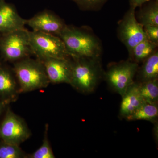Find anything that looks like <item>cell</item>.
I'll return each mask as SVG.
<instances>
[{"mask_svg": "<svg viewBox=\"0 0 158 158\" xmlns=\"http://www.w3.org/2000/svg\"><path fill=\"white\" fill-rule=\"evenodd\" d=\"M26 20L20 16L11 4L0 1V33L5 34L24 29Z\"/></svg>", "mask_w": 158, "mask_h": 158, "instance_id": "obj_11", "label": "cell"}, {"mask_svg": "<svg viewBox=\"0 0 158 158\" xmlns=\"http://www.w3.org/2000/svg\"><path fill=\"white\" fill-rule=\"evenodd\" d=\"M29 33L32 52L39 60L71 57L65 44L59 36L38 31H29Z\"/></svg>", "mask_w": 158, "mask_h": 158, "instance_id": "obj_4", "label": "cell"}, {"mask_svg": "<svg viewBox=\"0 0 158 158\" xmlns=\"http://www.w3.org/2000/svg\"><path fill=\"white\" fill-rule=\"evenodd\" d=\"M147 39L155 44H158V26H146L143 27Z\"/></svg>", "mask_w": 158, "mask_h": 158, "instance_id": "obj_22", "label": "cell"}, {"mask_svg": "<svg viewBox=\"0 0 158 158\" xmlns=\"http://www.w3.org/2000/svg\"><path fill=\"white\" fill-rule=\"evenodd\" d=\"M70 83L79 92L89 94L96 89L99 82L104 77L100 58H72Z\"/></svg>", "mask_w": 158, "mask_h": 158, "instance_id": "obj_2", "label": "cell"}, {"mask_svg": "<svg viewBox=\"0 0 158 158\" xmlns=\"http://www.w3.org/2000/svg\"><path fill=\"white\" fill-rule=\"evenodd\" d=\"M122 98L119 116L126 119L144 102L140 94L139 83L138 82H134L128 88Z\"/></svg>", "mask_w": 158, "mask_h": 158, "instance_id": "obj_12", "label": "cell"}, {"mask_svg": "<svg viewBox=\"0 0 158 158\" xmlns=\"http://www.w3.org/2000/svg\"><path fill=\"white\" fill-rule=\"evenodd\" d=\"M40 61L43 64L50 83L70 84L72 74L71 57L67 59L48 58Z\"/></svg>", "mask_w": 158, "mask_h": 158, "instance_id": "obj_9", "label": "cell"}, {"mask_svg": "<svg viewBox=\"0 0 158 158\" xmlns=\"http://www.w3.org/2000/svg\"><path fill=\"white\" fill-rule=\"evenodd\" d=\"M149 0H130L131 7L136 9L137 7H141L142 5Z\"/></svg>", "mask_w": 158, "mask_h": 158, "instance_id": "obj_23", "label": "cell"}, {"mask_svg": "<svg viewBox=\"0 0 158 158\" xmlns=\"http://www.w3.org/2000/svg\"><path fill=\"white\" fill-rule=\"evenodd\" d=\"M13 70L17 80L19 94L46 88L50 83L39 59L29 57L21 59L14 63Z\"/></svg>", "mask_w": 158, "mask_h": 158, "instance_id": "obj_3", "label": "cell"}, {"mask_svg": "<svg viewBox=\"0 0 158 158\" xmlns=\"http://www.w3.org/2000/svg\"><path fill=\"white\" fill-rule=\"evenodd\" d=\"M135 9L130 7L118 27V37L129 52L139 43L147 39L143 26L136 18Z\"/></svg>", "mask_w": 158, "mask_h": 158, "instance_id": "obj_8", "label": "cell"}, {"mask_svg": "<svg viewBox=\"0 0 158 158\" xmlns=\"http://www.w3.org/2000/svg\"><path fill=\"white\" fill-rule=\"evenodd\" d=\"M27 156L19 145L0 141V158H25Z\"/></svg>", "mask_w": 158, "mask_h": 158, "instance_id": "obj_20", "label": "cell"}, {"mask_svg": "<svg viewBox=\"0 0 158 158\" xmlns=\"http://www.w3.org/2000/svg\"><path fill=\"white\" fill-rule=\"evenodd\" d=\"M18 86L12 73L0 65V99L15 101L18 94Z\"/></svg>", "mask_w": 158, "mask_h": 158, "instance_id": "obj_13", "label": "cell"}, {"mask_svg": "<svg viewBox=\"0 0 158 158\" xmlns=\"http://www.w3.org/2000/svg\"><path fill=\"white\" fill-rule=\"evenodd\" d=\"M26 25L31 27L33 31L57 36L66 25L60 18L47 11L39 12L30 19L26 20Z\"/></svg>", "mask_w": 158, "mask_h": 158, "instance_id": "obj_10", "label": "cell"}, {"mask_svg": "<svg viewBox=\"0 0 158 158\" xmlns=\"http://www.w3.org/2000/svg\"><path fill=\"white\" fill-rule=\"evenodd\" d=\"M158 117V104L144 102L126 119L130 121L146 120L156 123Z\"/></svg>", "mask_w": 158, "mask_h": 158, "instance_id": "obj_16", "label": "cell"}, {"mask_svg": "<svg viewBox=\"0 0 158 158\" xmlns=\"http://www.w3.org/2000/svg\"><path fill=\"white\" fill-rule=\"evenodd\" d=\"M82 10L94 11L100 9L108 0H72Z\"/></svg>", "mask_w": 158, "mask_h": 158, "instance_id": "obj_21", "label": "cell"}, {"mask_svg": "<svg viewBox=\"0 0 158 158\" xmlns=\"http://www.w3.org/2000/svg\"><path fill=\"white\" fill-rule=\"evenodd\" d=\"M0 1H1V0H0Z\"/></svg>", "mask_w": 158, "mask_h": 158, "instance_id": "obj_26", "label": "cell"}, {"mask_svg": "<svg viewBox=\"0 0 158 158\" xmlns=\"http://www.w3.org/2000/svg\"><path fill=\"white\" fill-rule=\"evenodd\" d=\"M31 135V131L24 120L8 107L0 124V140L19 145Z\"/></svg>", "mask_w": 158, "mask_h": 158, "instance_id": "obj_7", "label": "cell"}, {"mask_svg": "<svg viewBox=\"0 0 158 158\" xmlns=\"http://www.w3.org/2000/svg\"><path fill=\"white\" fill-rule=\"evenodd\" d=\"M158 45L147 39L141 41L129 52L130 60L139 64L156 51Z\"/></svg>", "mask_w": 158, "mask_h": 158, "instance_id": "obj_15", "label": "cell"}, {"mask_svg": "<svg viewBox=\"0 0 158 158\" xmlns=\"http://www.w3.org/2000/svg\"><path fill=\"white\" fill-rule=\"evenodd\" d=\"M156 1H158V0H156Z\"/></svg>", "mask_w": 158, "mask_h": 158, "instance_id": "obj_25", "label": "cell"}, {"mask_svg": "<svg viewBox=\"0 0 158 158\" xmlns=\"http://www.w3.org/2000/svg\"><path fill=\"white\" fill-rule=\"evenodd\" d=\"M72 58H100L102 46L99 40L84 29L65 26L59 36Z\"/></svg>", "mask_w": 158, "mask_h": 158, "instance_id": "obj_1", "label": "cell"}, {"mask_svg": "<svg viewBox=\"0 0 158 158\" xmlns=\"http://www.w3.org/2000/svg\"><path fill=\"white\" fill-rule=\"evenodd\" d=\"M139 91L144 102L158 104V79L139 83Z\"/></svg>", "mask_w": 158, "mask_h": 158, "instance_id": "obj_17", "label": "cell"}, {"mask_svg": "<svg viewBox=\"0 0 158 158\" xmlns=\"http://www.w3.org/2000/svg\"><path fill=\"white\" fill-rule=\"evenodd\" d=\"M48 125L46 124L42 144L33 153L27 156L28 158H55L48 138Z\"/></svg>", "mask_w": 158, "mask_h": 158, "instance_id": "obj_19", "label": "cell"}, {"mask_svg": "<svg viewBox=\"0 0 158 158\" xmlns=\"http://www.w3.org/2000/svg\"><path fill=\"white\" fill-rule=\"evenodd\" d=\"M138 19L142 26H158V1L150 3L141 9L138 14Z\"/></svg>", "mask_w": 158, "mask_h": 158, "instance_id": "obj_18", "label": "cell"}, {"mask_svg": "<svg viewBox=\"0 0 158 158\" xmlns=\"http://www.w3.org/2000/svg\"><path fill=\"white\" fill-rule=\"evenodd\" d=\"M141 68L137 71V80L139 83L158 79V52L151 55L143 61Z\"/></svg>", "mask_w": 158, "mask_h": 158, "instance_id": "obj_14", "label": "cell"}, {"mask_svg": "<svg viewBox=\"0 0 158 158\" xmlns=\"http://www.w3.org/2000/svg\"><path fill=\"white\" fill-rule=\"evenodd\" d=\"M0 52L6 61L16 62L33 54L30 45L29 31L20 29L2 34Z\"/></svg>", "mask_w": 158, "mask_h": 158, "instance_id": "obj_5", "label": "cell"}, {"mask_svg": "<svg viewBox=\"0 0 158 158\" xmlns=\"http://www.w3.org/2000/svg\"><path fill=\"white\" fill-rule=\"evenodd\" d=\"M138 68L136 62L130 60L122 61L110 65L104 77L110 88L122 97L135 81Z\"/></svg>", "mask_w": 158, "mask_h": 158, "instance_id": "obj_6", "label": "cell"}, {"mask_svg": "<svg viewBox=\"0 0 158 158\" xmlns=\"http://www.w3.org/2000/svg\"><path fill=\"white\" fill-rule=\"evenodd\" d=\"M10 103H11V102L9 101L0 99V116L2 115L4 111H6V109L8 107V105Z\"/></svg>", "mask_w": 158, "mask_h": 158, "instance_id": "obj_24", "label": "cell"}]
</instances>
